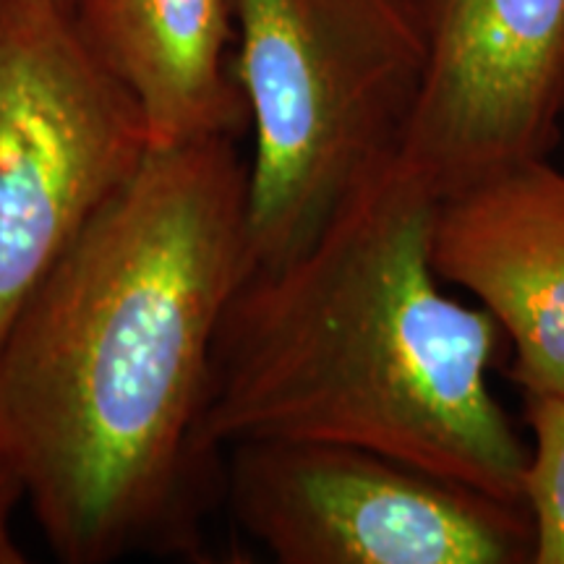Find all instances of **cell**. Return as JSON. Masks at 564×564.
Masks as SVG:
<instances>
[{"mask_svg": "<svg viewBox=\"0 0 564 564\" xmlns=\"http://www.w3.org/2000/svg\"><path fill=\"white\" fill-rule=\"evenodd\" d=\"M61 3H66V6H70V9H79V6L84 3V0H61Z\"/></svg>", "mask_w": 564, "mask_h": 564, "instance_id": "cell-11", "label": "cell"}, {"mask_svg": "<svg viewBox=\"0 0 564 564\" xmlns=\"http://www.w3.org/2000/svg\"><path fill=\"white\" fill-rule=\"evenodd\" d=\"M253 152L249 272L301 253L403 152L426 63L415 0H232Z\"/></svg>", "mask_w": 564, "mask_h": 564, "instance_id": "cell-3", "label": "cell"}, {"mask_svg": "<svg viewBox=\"0 0 564 564\" xmlns=\"http://www.w3.org/2000/svg\"><path fill=\"white\" fill-rule=\"evenodd\" d=\"M223 499L280 564H533L523 505L343 442H232Z\"/></svg>", "mask_w": 564, "mask_h": 564, "instance_id": "cell-5", "label": "cell"}, {"mask_svg": "<svg viewBox=\"0 0 564 564\" xmlns=\"http://www.w3.org/2000/svg\"><path fill=\"white\" fill-rule=\"evenodd\" d=\"M432 264L494 316L523 394H564V173L552 160L436 202Z\"/></svg>", "mask_w": 564, "mask_h": 564, "instance_id": "cell-7", "label": "cell"}, {"mask_svg": "<svg viewBox=\"0 0 564 564\" xmlns=\"http://www.w3.org/2000/svg\"><path fill=\"white\" fill-rule=\"evenodd\" d=\"M426 63L398 162L434 196L552 160L564 129V0H415Z\"/></svg>", "mask_w": 564, "mask_h": 564, "instance_id": "cell-6", "label": "cell"}, {"mask_svg": "<svg viewBox=\"0 0 564 564\" xmlns=\"http://www.w3.org/2000/svg\"><path fill=\"white\" fill-rule=\"evenodd\" d=\"M19 505H24L21 486L3 457H0V564H26V554L19 544L17 531H13V518H17Z\"/></svg>", "mask_w": 564, "mask_h": 564, "instance_id": "cell-10", "label": "cell"}, {"mask_svg": "<svg viewBox=\"0 0 564 564\" xmlns=\"http://www.w3.org/2000/svg\"><path fill=\"white\" fill-rule=\"evenodd\" d=\"M434 207L394 160L301 253L246 274L215 345L220 447L343 442L525 507L528 442L489 379L505 335L440 288Z\"/></svg>", "mask_w": 564, "mask_h": 564, "instance_id": "cell-2", "label": "cell"}, {"mask_svg": "<svg viewBox=\"0 0 564 564\" xmlns=\"http://www.w3.org/2000/svg\"><path fill=\"white\" fill-rule=\"evenodd\" d=\"M531 432L523 502L533 523V564H564V394H523Z\"/></svg>", "mask_w": 564, "mask_h": 564, "instance_id": "cell-9", "label": "cell"}, {"mask_svg": "<svg viewBox=\"0 0 564 564\" xmlns=\"http://www.w3.org/2000/svg\"><path fill=\"white\" fill-rule=\"evenodd\" d=\"M150 150L76 9L0 0V343Z\"/></svg>", "mask_w": 564, "mask_h": 564, "instance_id": "cell-4", "label": "cell"}, {"mask_svg": "<svg viewBox=\"0 0 564 564\" xmlns=\"http://www.w3.org/2000/svg\"><path fill=\"white\" fill-rule=\"evenodd\" d=\"M236 139L152 147L0 343V457L63 564L204 554L215 345L249 274Z\"/></svg>", "mask_w": 564, "mask_h": 564, "instance_id": "cell-1", "label": "cell"}, {"mask_svg": "<svg viewBox=\"0 0 564 564\" xmlns=\"http://www.w3.org/2000/svg\"><path fill=\"white\" fill-rule=\"evenodd\" d=\"M76 19L137 102L150 147L238 141L249 131L232 74V0H84Z\"/></svg>", "mask_w": 564, "mask_h": 564, "instance_id": "cell-8", "label": "cell"}]
</instances>
